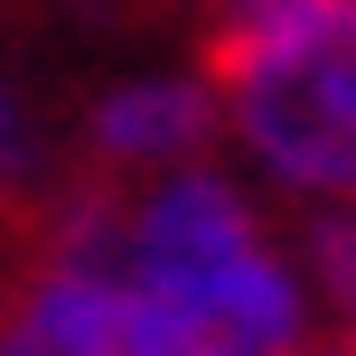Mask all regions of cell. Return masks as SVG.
Masks as SVG:
<instances>
[{
    "mask_svg": "<svg viewBox=\"0 0 356 356\" xmlns=\"http://www.w3.org/2000/svg\"><path fill=\"white\" fill-rule=\"evenodd\" d=\"M216 19H225V38H244V29H272V19H300V10H319V0H207Z\"/></svg>",
    "mask_w": 356,
    "mask_h": 356,
    "instance_id": "cell-6",
    "label": "cell"
},
{
    "mask_svg": "<svg viewBox=\"0 0 356 356\" xmlns=\"http://www.w3.org/2000/svg\"><path fill=\"white\" fill-rule=\"evenodd\" d=\"M207 131H216V85L207 75H141V85H113L94 104L85 141L113 169H188Z\"/></svg>",
    "mask_w": 356,
    "mask_h": 356,
    "instance_id": "cell-3",
    "label": "cell"
},
{
    "mask_svg": "<svg viewBox=\"0 0 356 356\" xmlns=\"http://www.w3.org/2000/svg\"><path fill=\"white\" fill-rule=\"evenodd\" d=\"M0 356H113V272L56 244V263L0 319Z\"/></svg>",
    "mask_w": 356,
    "mask_h": 356,
    "instance_id": "cell-4",
    "label": "cell"
},
{
    "mask_svg": "<svg viewBox=\"0 0 356 356\" xmlns=\"http://www.w3.org/2000/svg\"><path fill=\"white\" fill-rule=\"evenodd\" d=\"M216 122L300 197H356V0H319L300 19L225 38Z\"/></svg>",
    "mask_w": 356,
    "mask_h": 356,
    "instance_id": "cell-2",
    "label": "cell"
},
{
    "mask_svg": "<svg viewBox=\"0 0 356 356\" xmlns=\"http://www.w3.org/2000/svg\"><path fill=\"white\" fill-rule=\"evenodd\" d=\"M319 282H328V300L356 319V197L319 225Z\"/></svg>",
    "mask_w": 356,
    "mask_h": 356,
    "instance_id": "cell-5",
    "label": "cell"
},
{
    "mask_svg": "<svg viewBox=\"0 0 356 356\" xmlns=\"http://www.w3.org/2000/svg\"><path fill=\"white\" fill-rule=\"evenodd\" d=\"M29 160V131H19V104H10V85H0V169H19Z\"/></svg>",
    "mask_w": 356,
    "mask_h": 356,
    "instance_id": "cell-7",
    "label": "cell"
},
{
    "mask_svg": "<svg viewBox=\"0 0 356 356\" xmlns=\"http://www.w3.org/2000/svg\"><path fill=\"white\" fill-rule=\"evenodd\" d=\"M66 244L113 272V356H300L309 338L300 272L207 169H169L122 216H75Z\"/></svg>",
    "mask_w": 356,
    "mask_h": 356,
    "instance_id": "cell-1",
    "label": "cell"
}]
</instances>
